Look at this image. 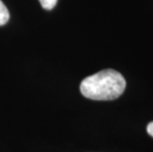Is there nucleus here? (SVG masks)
I'll use <instances>...</instances> for the list:
<instances>
[{
  "label": "nucleus",
  "mask_w": 153,
  "mask_h": 152,
  "mask_svg": "<svg viewBox=\"0 0 153 152\" xmlns=\"http://www.w3.org/2000/svg\"><path fill=\"white\" fill-rule=\"evenodd\" d=\"M9 17H10V14H9L7 7L0 0V26H3L7 23L9 21Z\"/></svg>",
  "instance_id": "obj_2"
},
{
  "label": "nucleus",
  "mask_w": 153,
  "mask_h": 152,
  "mask_svg": "<svg viewBox=\"0 0 153 152\" xmlns=\"http://www.w3.org/2000/svg\"><path fill=\"white\" fill-rule=\"evenodd\" d=\"M126 86V80L120 72L105 69L83 79L80 84V92L91 100L111 101L119 98Z\"/></svg>",
  "instance_id": "obj_1"
},
{
  "label": "nucleus",
  "mask_w": 153,
  "mask_h": 152,
  "mask_svg": "<svg viewBox=\"0 0 153 152\" xmlns=\"http://www.w3.org/2000/svg\"><path fill=\"white\" fill-rule=\"evenodd\" d=\"M147 132H148V134L149 135H151V136L153 137V122H151L150 124H148L147 125Z\"/></svg>",
  "instance_id": "obj_4"
},
{
  "label": "nucleus",
  "mask_w": 153,
  "mask_h": 152,
  "mask_svg": "<svg viewBox=\"0 0 153 152\" xmlns=\"http://www.w3.org/2000/svg\"><path fill=\"white\" fill-rule=\"evenodd\" d=\"M42 5V7L45 10H51L55 7L57 3V0H39Z\"/></svg>",
  "instance_id": "obj_3"
}]
</instances>
